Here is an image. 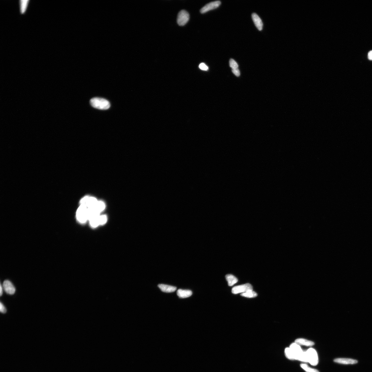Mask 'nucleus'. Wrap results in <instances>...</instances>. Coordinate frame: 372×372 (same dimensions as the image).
<instances>
[{
  "label": "nucleus",
  "mask_w": 372,
  "mask_h": 372,
  "mask_svg": "<svg viewBox=\"0 0 372 372\" xmlns=\"http://www.w3.org/2000/svg\"><path fill=\"white\" fill-rule=\"evenodd\" d=\"M368 57L370 60L372 61V51L369 52Z\"/></svg>",
  "instance_id": "bb28decb"
},
{
  "label": "nucleus",
  "mask_w": 372,
  "mask_h": 372,
  "mask_svg": "<svg viewBox=\"0 0 372 372\" xmlns=\"http://www.w3.org/2000/svg\"><path fill=\"white\" fill-rule=\"evenodd\" d=\"M334 361L336 363L343 364H354L358 363V361L354 359L339 358L334 359Z\"/></svg>",
  "instance_id": "9d476101"
},
{
  "label": "nucleus",
  "mask_w": 372,
  "mask_h": 372,
  "mask_svg": "<svg viewBox=\"0 0 372 372\" xmlns=\"http://www.w3.org/2000/svg\"><path fill=\"white\" fill-rule=\"evenodd\" d=\"M308 362L311 365L315 366L318 363L317 353L316 350L312 348H309L307 351Z\"/></svg>",
  "instance_id": "7ed1b4c3"
},
{
  "label": "nucleus",
  "mask_w": 372,
  "mask_h": 372,
  "mask_svg": "<svg viewBox=\"0 0 372 372\" xmlns=\"http://www.w3.org/2000/svg\"><path fill=\"white\" fill-rule=\"evenodd\" d=\"M285 353L286 357L290 360H295L294 357L290 348H286L285 350Z\"/></svg>",
  "instance_id": "a211bd4d"
},
{
  "label": "nucleus",
  "mask_w": 372,
  "mask_h": 372,
  "mask_svg": "<svg viewBox=\"0 0 372 372\" xmlns=\"http://www.w3.org/2000/svg\"><path fill=\"white\" fill-rule=\"evenodd\" d=\"M232 71L233 73L235 74L236 76H240V73L239 70L238 69V68L236 69H232Z\"/></svg>",
  "instance_id": "a878e982"
},
{
  "label": "nucleus",
  "mask_w": 372,
  "mask_h": 372,
  "mask_svg": "<svg viewBox=\"0 0 372 372\" xmlns=\"http://www.w3.org/2000/svg\"><path fill=\"white\" fill-rule=\"evenodd\" d=\"M241 296L246 297L248 298H254L257 297L258 296L257 294L255 292L253 291V290H250L245 293H242L241 294Z\"/></svg>",
  "instance_id": "2eb2a0df"
},
{
  "label": "nucleus",
  "mask_w": 372,
  "mask_h": 372,
  "mask_svg": "<svg viewBox=\"0 0 372 372\" xmlns=\"http://www.w3.org/2000/svg\"><path fill=\"white\" fill-rule=\"evenodd\" d=\"M295 343L299 345H303L306 346H312L314 345V343L311 341L308 340L303 338L296 339Z\"/></svg>",
  "instance_id": "ddd939ff"
},
{
  "label": "nucleus",
  "mask_w": 372,
  "mask_h": 372,
  "mask_svg": "<svg viewBox=\"0 0 372 372\" xmlns=\"http://www.w3.org/2000/svg\"><path fill=\"white\" fill-rule=\"evenodd\" d=\"M221 4L220 1H216L208 3L203 7L200 10L201 13L204 14L209 11L218 8Z\"/></svg>",
  "instance_id": "0eeeda50"
},
{
  "label": "nucleus",
  "mask_w": 372,
  "mask_h": 372,
  "mask_svg": "<svg viewBox=\"0 0 372 372\" xmlns=\"http://www.w3.org/2000/svg\"><path fill=\"white\" fill-rule=\"evenodd\" d=\"M253 286L251 284L247 283L234 287L232 289V292L234 294L243 293L249 290H253Z\"/></svg>",
  "instance_id": "423d86ee"
},
{
  "label": "nucleus",
  "mask_w": 372,
  "mask_h": 372,
  "mask_svg": "<svg viewBox=\"0 0 372 372\" xmlns=\"http://www.w3.org/2000/svg\"><path fill=\"white\" fill-rule=\"evenodd\" d=\"M189 19L190 15L188 12L184 10L181 11L177 16V24L180 26L185 25L188 22Z\"/></svg>",
  "instance_id": "20e7f679"
},
{
  "label": "nucleus",
  "mask_w": 372,
  "mask_h": 372,
  "mask_svg": "<svg viewBox=\"0 0 372 372\" xmlns=\"http://www.w3.org/2000/svg\"><path fill=\"white\" fill-rule=\"evenodd\" d=\"M289 348L291 350L295 360L299 361L303 352L300 345L295 343H292L290 345Z\"/></svg>",
  "instance_id": "39448f33"
},
{
  "label": "nucleus",
  "mask_w": 372,
  "mask_h": 372,
  "mask_svg": "<svg viewBox=\"0 0 372 372\" xmlns=\"http://www.w3.org/2000/svg\"><path fill=\"white\" fill-rule=\"evenodd\" d=\"M3 288L6 293L13 295L16 291L15 288L12 284L8 280H5L3 284Z\"/></svg>",
  "instance_id": "6e6552de"
},
{
  "label": "nucleus",
  "mask_w": 372,
  "mask_h": 372,
  "mask_svg": "<svg viewBox=\"0 0 372 372\" xmlns=\"http://www.w3.org/2000/svg\"><path fill=\"white\" fill-rule=\"evenodd\" d=\"M299 361L305 362H308V358L307 352H303Z\"/></svg>",
  "instance_id": "5701e85b"
},
{
  "label": "nucleus",
  "mask_w": 372,
  "mask_h": 372,
  "mask_svg": "<svg viewBox=\"0 0 372 372\" xmlns=\"http://www.w3.org/2000/svg\"><path fill=\"white\" fill-rule=\"evenodd\" d=\"M226 279L228 282V285L232 286L238 282V279L232 275L227 274L226 276Z\"/></svg>",
  "instance_id": "4468645a"
},
{
  "label": "nucleus",
  "mask_w": 372,
  "mask_h": 372,
  "mask_svg": "<svg viewBox=\"0 0 372 372\" xmlns=\"http://www.w3.org/2000/svg\"><path fill=\"white\" fill-rule=\"evenodd\" d=\"M199 67L200 69L202 70L207 71L208 69V67L207 65H206L204 63H202L199 64Z\"/></svg>",
  "instance_id": "b1692460"
},
{
  "label": "nucleus",
  "mask_w": 372,
  "mask_h": 372,
  "mask_svg": "<svg viewBox=\"0 0 372 372\" xmlns=\"http://www.w3.org/2000/svg\"><path fill=\"white\" fill-rule=\"evenodd\" d=\"M0 311L2 313H5L6 312V309L4 305L1 302L0 304Z\"/></svg>",
  "instance_id": "393cba45"
},
{
  "label": "nucleus",
  "mask_w": 372,
  "mask_h": 372,
  "mask_svg": "<svg viewBox=\"0 0 372 372\" xmlns=\"http://www.w3.org/2000/svg\"><path fill=\"white\" fill-rule=\"evenodd\" d=\"M76 217L78 221L82 223H85L88 220L87 208L85 205L81 204L77 209Z\"/></svg>",
  "instance_id": "f03ea898"
},
{
  "label": "nucleus",
  "mask_w": 372,
  "mask_h": 372,
  "mask_svg": "<svg viewBox=\"0 0 372 372\" xmlns=\"http://www.w3.org/2000/svg\"><path fill=\"white\" fill-rule=\"evenodd\" d=\"M301 366L303 369L306 372H320L318 370L309 367L306 364H301Z\"/></svg>",
  "instance_id": "6ab92c4d"
},
{
  "label": "nucleus",
  "mask_w": 372,
  "mask_h": 372,
  "mask_svg": "<svg viewBox=\"0 0 372 372\" xmlns=\"http://www.w3.org/2000/svg\"><path fill=\"white\" fill-rule=\"evenodd\" d=\"M29 1H20V11L21 14L24 13L26 7Z\"/></svg>",
  "instance_id": "aec40b11"
},
{
  "label": "nucleus",
  "mask_w": 372,
  "mask_h": 372,
  "mask_svg": "<svg viewBox=\"0 0 372 372\" xmlns=\"http://www.w3.org/2000/svg\"><path fill=\"white\" fill-rule=\"evenodd\" d=\"M2 285L1 284V286H0V295H1V296H2Z\"/></svg>",
  "instance_id": "cd10ccee"
},
{
  "label": "nucleus",
  "mask_w": 372,
  "mask_h": 372,
  "mask_svg": "<svg viewBox=\"0 0 372 372\" xmlns=\"http://www.w3.org/2000/svg\"><path fill=\"white\" fill-rule=\"evenodd\" d=\"M100 215L90 218L89 221L91 226L93 227H96L100 225L99 217Z\"/></svg>",
  "instance_id": "f3484780"
},
{
  "label": "nucleus",
  "mask_w": 372,
  "mask_h": 372,
  "mask_svg": "<svg viewBox=\"0 0 372 372\" xmlns=\"http://www.w3.org/2000/svg\"><path fill=\"white\" fill-rule=\"evenodd\" d=\"M252 17L256 28L259 30H262L263 27V24L260 18L256 13L252 14Z\"/></svg>",
  "instance_id": "1a4fd4ad"
},
{
  "label": "nucleus",
  "mask_w": 372,
  "mask_h": 372,
  "mask_svg": "<svg viewBox=\"0 0 372 372\" xmlns=\"http://www.w3.org/2000/svg\"><path fill=\"white\" fill-rule=\"evenodd\" d=\"M92 208H94L96 210L100 213L104 210L105 205L104 203L102 201H98L95 207Z\"/></svg>",
  "instance_id": "dca6fc26"
},
{
  "label": "nucleus",
  "mask_w": 372,
  "mask_h": 372,
  "mask_svg": "<svg viewBox=\"0 0 372 372\" xmlns=\"http://www.w3.org/2000/svg\"><path fill=\"white\" fill-rule=\"evenodd\" d=\"M177 295L181 298H188L192 295V292L191 290H183L179 289L177 291Z\"/></svg>",
  "instance_id": "f8f14e48"
},
{
  "label": "nucleus",
  "mask_w": 372,
  "mask_h": 372,
  "mask_svg": "<svg viewBox=\"0 0 372 372\" xmlns=\"http://www.w3.org/2000/svg\"><path fill=\"white\" fill-rule=\"evenodd\" d=\"M91 105L92 107L100 110H107L110 107V102L104 99L94 98L91 99Z\"/></svg>",
  "instance_id": "f257e3e1"
},
{
  "label": "nucleus",
  "mask_w": 372,
  "mask_h": 372,
  "mask_svg": "<svg viewBox=\"0 0 372 372\" xmlns=\"http://www.w3.org/2000/svg\"><path fill=\"white\" fill-rule=\"evenodd\" d=\"M107 218L106 215H100L99 217L100 225H103L105 224L106 223V222H107Z\"/></svg>",
  "instance_id": "412c9836"
},
{
  "label": "nucleus",
  "mask_w": 372,
  "mask_h": 372,
  "mask_svg": "<svg viewBox=\"0 0 372 372\" xmlns=\"http://www.w3.org/2000/svg\"><path fill=\"white\" fill-rule=\"evenodd\" d=\"M230 67L232 68V69H236L238 68L239 65L237 64V62L234 60V59H230Z\"/></svg>",
  "instance_id": "4be33fe9"
},
{
  "label": "nucleus",
  "mask_w": 372,
  "mask_h": 372,
  "mask_svg": "<svg viewBox=\"0 0 372 372\" xmlns=\"http://www.w3.org/2000/svg\"><path fill=\"white\" fill-rule=\"evenodd\" d=\"M158 287L162 291L166 293H172L175 291L177 289L176 287L161 284L158 285Z\"/></svg>",
  "instance_id": "9b49d317"
}]
</instances>
